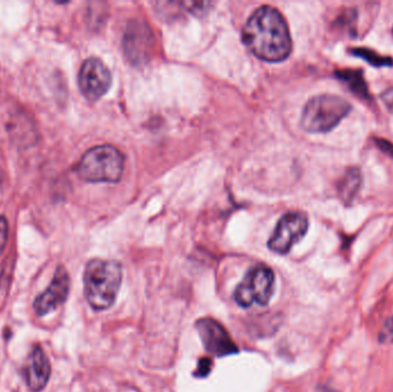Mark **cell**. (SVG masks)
Segmentation results:
<instances>
[{
    "mask_svg": "<svg viewBox=\"0 0 393 392\" xmlns=\"http://www.w3.org/2000/svg\"><path fill=\"white\" fill-rule=\"evenodd\" d=\"M241 41L256 57L267 63H281L289 58L292 39L285 18L275 7L254 11L241 31Z\"/></svg>",
    "mask_w": 393,
    "mask_h": 392,
    "instance_id": "6da1fadb",
    "label": "cell"
},
{
    "mask_svg": "<svg viewBox=\"0 0 393 392\" xmlns=\"http://www.w3.org/2000/svg\"><path fill=\"white\" fill-rule=\"evenodd\" d=\"M84 294L95 311L110 309L122 285V266L115 260L93 259L84 270Z\"/></svg>",
    "mask_w": 393,
    "mask_h": 392,
    "instance_id": "7a4b0ae2",
    "label": "cell"
},
{
    "mask_svg": "<svg viewBox=\"0 0 393 392\" xmlns=\"http://www.w3.org/2000/svg\"><path fill=\"white\" fill-rule=\"evenodd\" d=\"M351 110V104L342 97L319 95L307 102L301 113L300 125L307 132H330Z\"/></svg>",
    "mask_w": 393,
    "mask_h": 392,
    "instance_id": "3957f363",
    "label": "cell"
},
{
    "mask_svg": "<svg viewBox=\"0 0 393 392\" xmlns=\"http://www.w3.org/2000/svg\"><path fill=\"white\" fill-rule=\"evenodd\" d=\"M125 169V157L112 145L90 149L78 164L80 179L88 182H119Z\"/></svg>",
    "mask_w": 393,
    "mask_h": 392,
    "instance_id": "277c9868",
    "label": "cell"
},
{
    "mask_svg": "<svg viewBox=\"0 0 393 392\" xmlns=\"http://www.w3.org/2000/svg\"><path fill=\"white\" fill-rule=\"evenodd\" d=\"M275 291V274L266 265H256L248 270L244 280L236 287L234 298L241 307L266 306Z\"/></svg>",
    "mask_w": 393,
    "mask_h": 392,
    "instance_id": "5b68a950",
    "label": "cell"
},
{
    "mask_svg": "<svg viewBox=\"0 0 393 392\" xmlns=\"http://www.w3.org/2000/svg\"><path fill=\"white\" fill-rule=\"evenodd\" d=\"M308 218L303 212H289L277 222L274 234L269 238L268 248L278 255H286L308 231Z\"/></svg>",
    "mask_w": 393,
    "mask_h": 392,
    "instance_id": "8992f818",
    "label": "cell"
},
{
    "mask_svg": "<svg viewBox=\"0 0 393 392\" xmlns=\"http://www.w3.org/2000/svg\"><path fill=\"white\" fill-rule=\"evenodd\" d=\"M78 84L83 96L90 102H95L110 90L112 74L100 59L89 58L80 67Z\"/></svg>",
    "mask_w": 393,
    "mask_h": 392,
    "instance_id": "52a82bcc",
    "label": "cell"
},
{
    "mask_svg": "<svg viewBox=\"0 0 393 392\" xmlns=\"http://www.w3.org/2000/svg\"><path fill=\"white\" fill-rule=\"evenodd\" d=\"M196 328L205 350L209 354L215 356H226L239 352V347L230 337L229 332H226V328L214 319L211 317L199 319L197 321Z\"/></svg>",
    "mask_w": 393,
    "mask_h": 392,
    "instance_id": "ba28073f",
    "label": "cell"
},
{
    "mask_svg": "<svg viewBox=\"0 0 393 392\" xmlns=\"http://www.w3.org/2000/svg\"><path fill=\"white\" fill-rule=\"evenodd\" d=\"M70 290V279L65 267L59 266L54 272L53 279L48 289L36 297L33 302V309L38 317L48 314L68 298Z\"/></svg>",
    "mask_w": 393,
    "mask_h": 392,
    "instance_id": "9c48e42d",
    "label": "cell"
},
{
    "mask_svg": "<svg viewBox=\"0 0 393 392\" xmlns=\"http://www.w3.org/2000/svg\"><path fill=\"white\" fill-rule=\"evenodd\" d=\"M24 378L28 388L33 392L42 391L51 376V365L42 347L33 346L24 367Z\"/></svg>",
    "mask_w": 393,
    "mask_h": 392,
    "instance_id": "30bf717a",
    "label": "cell"
},
{
    "mask_svg": "<svg viewBox=\"0 0 393 392\" xmlns=\"http://www.w3.org/2000/svg\"><path fill=\"white\" fill-rule=\"evenodd\" d=\"M362 184V174L357 167H351L345 171L344 176L338 183V195L342 203L350 205L357 197V192L360 191Z\"/></svg>",
    "mask_w": 393,
    "mask_h": 392,
    "instance_id": "8fae6325",
    "label": "cell"
},
{
    "mask_svg": "<svg viewBox=\"0 0 393 392\" xmlns=\"http://www.w3.org/2000/svg\"><path fill=\"white\" fill-rule=\"evenodd\" d=\"M336 76L340 78L342 81L345 82L349 85L350 89L357 96L365 99L370 98V90H368V87H367L366 81H365L361 70H351V69L340 70V72H336Z\"/></svg>",
    "mask_w": 393,
    "mask_h": 392,
    "instance_id": "7c38bea8",
    "label": "cell"
},
{
    "mask_svg": "<svg viewBox=\"0 0 393 392\" xmlns=\"http://www.w3.org/2000/svg\"><path fill=\"white\" fill-rule=\"evenodd\" d=\"M355 57L362 58L367 63H370L372 66L383 67L392 66L393 60L391 58L383 57L381 54L376 53L375 51L370 48H355L350 50Z\"/></svg>",
    "mask_w": 393,
    "mask_h": 392,
    "instance_id": "4fadbf2b",
    "label": "cell"
},
{
    "mask_svg": "<svg viewBox=\"0 0 393 392\" xmlns=\"http://www.w3.org/2000/svg\"><path fill=\"white\" fill-rule=\"evenodd\" d=\"M379 341L382 344H393V317H389L379 330Z\"/></svg>",
    "mask_w": 393,
    "mask_h": 392,
    "instance_id": "5bb4252c",
    "label": "cell"
},
{
    "mask_svg": "<svg viewBox=\"0 0 393 392\" xmlns=\"http://www.w3.org/2000/svg\"><path fill=\"white\" fill-rule=\"evenodd\" d=\"M9 238V225L4 216H0V255L3 253L4 249L7 244Z\"/></svg>",
    "mask_w": 393,
    "mask_h": 392,
    "instance_id": "9a60e30c",
    "label": "cell"
},
{
    "mask_svg": "<svg viewBox=\"0 0 393 392\" xmlns=\"http://www.w3.org/2000/svg\"><path fill=\"white\" fill-rule=\"evenodd\" d=\"M211 369V360L209 358H204L200 360L199 365H198V369L196 371V376L205 377L209 374V371Z\"/></svg>",
    "mask_w": 393,
    "mask_h": 392,
    "instance_id": "2e32d148",
    "label": "cell"
},
{
    "mask_svg": "<svg viewBox=\"0 0 393 392\" xmlns=\"http://www.w3.org/2000/svg\"><path fill=\"white\" fill-rule=\"evenodd\" d=\"M375 143L377 144V147L381 149L383 152L390 154L393 157V144H391L390 142L385 141V139H381V138H377L375 139Z\"/></svg>",
    "mask_w": 393,
    "mask_h": 392,
    "instance_id": "e0dca14e",
    "label": "cell"
},
{
    "mask_svg": "<svg viewBox=\"0 0 393 392\" xmlns=\"http://www.w3.org/2000/svg\"><path fill=\"white\" fill-rule=\"evenodd\" d=\"M1 182H3V174H1V171H0V184H1Z\"/></svg>",
    "mask_w": 393,
    "mask_h": 392,
    "instance_id": "ac0fdd59",
    "label": "cell"
},
{
    "mask_svg": "<svg viewBox=\"0 0 393 392\" xmlns=\"http://www.w3.org/2000/svg\"><path fill=\"white\" fill-rule=\"evenodd\" d=\"M325 392H335V391H332V390H327V391Z\"/></svg>",
    "mask_w": 393,
    "mask_h": 392,
    "instance_id": "d6986e66",
    "label": "cell"
}]
</instances>
